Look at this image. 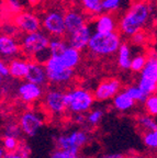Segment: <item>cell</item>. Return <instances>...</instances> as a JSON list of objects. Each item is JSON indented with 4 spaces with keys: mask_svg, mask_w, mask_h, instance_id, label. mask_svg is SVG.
Returning <instances> with one entry per match:
<instances>
[{
    "mask_svg": "<svg viewBox=\"0 0 157 158\" xmlns=\"http://www.w3.org/2000/svg\"><path fill=\"white\" fill-rule=\"evenodd\" d=\"M153 10L151 0H133L119 17L118 32L123 39L130 40L135 33L144 31L151 22Z\"/></svg>",
    "mask_w": 157,
    "mask_h": 158,
    "instance_id": "6da1fadb",
    "label": "cell"
},
{
    "mask_svg": "<svg viewBox=\"0 0 157 158\" xmlns=\"http://www.w3.org/2000/svg\"><path fill=\"white\" fill-rule=\"evenodd\" d=\"M51 37L43 31L23 34L20 39L21 54L30 60H35L44 64L49 57V44Z\"/></svg>",
    "mask_w": 157,
    "mask_h": 158,
    "instance_id": "7a4b0ae2",
    "label": "cell"
},
{
    "mask_svg": "<svg viewBox=\"0 0 157 158\" xmlns=\"http://www.w3.org/2000/svg\"><path fill=\"white\" fill-rule=\"evenodd\" d=\"M123 41L122 35L118 31L111 33L93 32L89 40L87 52L90 56L96 58L114 56Z\"/></svg>",
    "mask_w": 157,
    "mask_h": 158,
    "instance_id": "3957f363",
    "label": "cell"
},
{
    "mask_svg": "<svg viewBox=\"0 0 157 158\" xmlns=\"http://www.w3.org/2000/svg\"><path fill=\"white\" fill-rule=\"evenodd\" d=\"M96 99L90 89L83 86L68 87L65 90V103H66L67 113L86 114L93 108Z\"/></svg>",
    "mask_w": 157,
    "mask_h": 158,
    "instance_id": "277c9868",
    "label": "cell"
},
{
    "mask_svg": "<svg viewBox=\"0 0 157 158\" xmlns=\"http://www.w3.org/2000/svg\"><path fill=\"white\" fill-rule=\"evenodd\" d=\"M47 84L55 87H70L74 81L76 73L74 69H68L63 65L58 56H49L44 63Z\"/></svg>",
    "mask_w": 157,
    "mask_h": 158,
    "instance_id": "5b68a950",
    "label": "cell"
},
{
    "mask_svg": "<svg viewBox=\"0 0 157 158\" xmlns=\"http://www.w3.org/2000/svg\"><path fill=\"white\" fill-rule=\"evenodd\" d=\"M43 112L54 120H62L67 114L65 103V89L61 87L52 86L45 89L42 98Z\"/></svg>",
    "mask_w": 157,
    "mask_h": 158,
    "instance_id": "8992f818",
    "label": "cell"
},
{
    "mask_svg": "<svg viewBox=\"0 0 157 158\" xmlns=\"http://www.w3.org/2000/svg\"><path fill=\"white\" fill-rule=\"evenodd\" d=\"M92 134L89 128L78 127L69 133L59 134L55 137V146L62 151H76L80 152L81 148L88 145L91 142Z\"/></svg>",
    "mask_w": 157,
    "mask_h": 158,
    "instance_id": "52a82bcc",
    "label": "cell"
},
{
    "mask_svg": "<svg viewBox=\"0 0 157 158\" xmlns=\"http://www.w3.org/2000/svg\"><path fill=\"white\" fill-rule=\"evenodd\" d=\"M65 9L61 7H51L46 9L41 15L42 30L49 37L66 36L64 20Z\"/></svg>",
    "mask_w": 157,
    "mask_h": 158,
    "instance_id": "ba28073f",
    "label": "cell"
},
{
    "mask_svg": "<svg viewBox=\"0 0 157 158\" xmlns=\"http://www.w3.org/2000/svg\"><path fill=\"white\" fill-rule=\"evenodd\" d=\"M46 123V114L35 109H27L20 114L18 124L22 135L27 137H34L44 124Z\"/></svg>",
    "mask_w": 157,
    "mask_h": 158,
    "instance_id": "9c48e42d",
    "label": "cell"
},
{
    "mask_svg": "<svg viewBox=\"0 0 157 158\" xmlns=\"http://www.w3.org/2000/svg\"><path fill=\"white\" fill-rule=\"evenodd\" d=\"M136 85L146 96L156 92L157 88V53L147 54V60L142 72L138 74Z\"/></svg>",
    "mask_w": 157,
    "mask_h": 158,
    "instance_id": "30bf717a",
    "label": "cell"
},
{
    "mask_svg": "<svg viewBox=\"0 0 157 158\" xmlns=\"http://www.w3.org/2000/svg\"><path fill=\"white\" fill-rule=\"evenodd\" d=\"M123 90V84L118 77H107L101 79L93 90L96 101H111L119 92Z\"/></svg>",
    "mask_w": 157,
    "mask_h": 158,
    "instance_id": "8fae6325",
    "label": "cell"
},
{
    "mask_svg": "<svg viewBox=\"0 0 157 158\" xmlns=\"http://www.w3.org/2000/svg\"><path fill=\"white\" fill-rule=\"evenodd\" d=\"M12 23L22 34L33 33L42 30L41 15L33 11H21L13 17Z\"/></svg>",
    "mask_w": 157,
    "mask_h": 158,
    "instance_id": "7c38bea8",
    "label": "cell"
},
{
    "mask_svg": "<svg viewBox=\"0 0 157 158\" xmlns=\"http://www.w3.org/2000/svg\"><path fill=\"white\" fill-rule=\"evenodd\" d=\"M44 87L30 81H22L17 87V97L25 104H33L42 100L44 96Z\"/></svg>",
    "mask_w": 157,
    "mask_h": 158,
    "instance_id": "4fadbf2b",
    "label": "cell"
},
{
    "mask_svg": "<svg viewBox=\"0 0 157 158\" xmlns=\"http://www.w3.org/2000/svg\"><path fill=\"white\" fill-rule=\"evenodd\" d=\"M64 20L66 35L76 32L89 23V18L81 11L79 7H70L65 10Z\"/></svg>",
    "mask_w": 157,
    "mask_h": 158,
    "instance_id": "5bb4252c",
    "label": "cell"
},
{
    "mask_svg": "<svg viewBox=\"0 0 157 158\" xmlns=\"http://www.w3.org/2000/svg\"><path fill=\"white\" fill-rule=\"evenodd\" d=\"M118 15L102 12L93 18L92 23H90V24L92 27L93 32L111 33L118 31Z\"/></svg>",
    "mask_w": 157,
    "mask_h": 158,
    "instance_id": "9a60e30c",
    "label": "cell"
},
{
    "mask_svg": "<svg viewBox=\"0 0 157 158\" xmlns=\"http://www.w3.org/2000/svg\"><path fill=\"white\" fill-rule=\"evenodd\" d=\"M92 33H93L92 27H91L90 22H89L88 24H86L85 27L79 29L78 31L71 33V34L66 35L65 37H66L67 43H68L69 46L74 47V48L83 52V51L87 49L89 40H90Z\"/></svg>",
    "mask_w": 157,
    "mask_h": 158,
    "instance_id": "2e32d148",
    "label": "cell"
},
{
    "mask_svg": "<svg viewBox=\"0 0 157 158\" xmlns=\"http://www.w3.org/2000/svg\"><path fill=\"white\" fill-rule=\"evenodd\" d=\"M21 54L19 40L15 36L8 34H0V56L12 59Z\"/></svg>",
    "mask_w": 157,
    "mask_h": 158,
    "instance_id": "e0dca14e",
    "label": "cell"
},
{
    "mask_svg": "<svg viewBox=\"0 0 157 158\" xmlns=\"http://www.w3.org/2000/svg\"><path fill=\"white\" fill-rule=\"evenodd\" d=\"M24 80L33 84H36L39 86L45 87L47 85V77L46 72H45L44 64L35 60H30L29 70H28L27 77Z\"/></svg>",
    "mask_w": 157,
    "mask_h": 158,
    "instance_id": "ac0fdd59",
    "label": "cell"
},
{
    "mask_svg": "<svg viewBox=\"0 0 157 158\" xmlns=\"http://www.w3.org/2000/svg\"><path fill=\"white\" fill-rule=\"evenodd\" d=\"M30 59L27 57H15L10 59L8 67H9V75L17 80H24L29 70Z\"/></svg>",
    "mask_w": 157,
    "mask_h": 158,
    "instance_id": "d6986e66",
    "label": "cell"
},
{
    "mask_svg": "<svg viewBox=\"0 0 157 158\" xmlns=\"http://www.w3.org/2000/svg\"><path fill=\"white\" fill-rule=\"evenodd\" d=\"M136 102L133 100L131 97L125 94L124 90H121L114 98L111 100V106L112 108L118 111L119 113H129L132 112L136 108Z\"/></svg>",
    "mask_w": 157,
    "mask_h": 158,
    "instance_id": "ffe728a7",
    "label": "cell"
},
{
    "mask_svg": "<svg viewBox=\"0 0 157 158\" xmlns=\"http://www.w3.org/2000/svg\"><path fill=\"white\" fill-rule=\"evenodd\" d=\"M117 56V66L121 70H129L130 69L131 60L133 57V49L132 45L129 41H123L119 47L118 52L116 54Z\"/></svg>",
    "mask_w": 157,
    "mask_h": 158,
    "instance_id": "44dd1931",
    "label": "cell"
},
{
    "mask_svg": "<svg viewBox=\"0 0 157 158\" xmlns=\"http://www.w3.org/2000/svg\"><path fill=\"white\" fill-rule=\"evenodd\" d=\"M58 57L63 65L68 69L75 70L81 63V52L69 45L63 51L61 55H58Z\"/></svg>",
    "mask_w": 157,
    "mask_h": 158,
    "instance_id": "7402d4cb",
    "label": "cell"
},
{
    "mask_svg": "<svg viewBox=\"0 0 157 158\" xmlns=\"http://www.w3.org/2000/svg\"><path fill=\"white\" fill-rule=\"evenodd\" d=\"M79 8L89 19L102 13V0H78Z\"/></svg>",
    "mask_w": 157,
    "mask_h": 158,
    "instance_id": "603a6c76",
    "label": "cell"
},
{
    "mask_svg": "<svg viewBox=\"0 0 157 158\" xmlns=\"http://www.w3.org/2000/svg\"><path fill=\"white\" fill-rule=\"evenodd\" d=\"M135 124L141 132H148L157 130V122L155 118L147 113H140L135 116Z\"/></svg>",
    "mask_w": 157,
    "mask_h": 158,
    "instance_id": "cb8c5ba5",
    "label": "cell"
},
{
    "mask_svg": "<svg viewBox=\"0 0 157 158\" xmlns=\"http://www.w3.org/2000/svg\"><path fill=\"white\" fill-rule=\"evenodd\" d=\"M106 114V110L103 108H92L86 113V127L91 130L93 127H97L101 121L104 118Z\"/></svg>",
    "mask_w": 157,
    "mask_h": 158,
    "instance_id": "d4e9b609",
    "label": "cell"
},
{
    "mask_svg": "<svg viewBox=\"0 0 157 158\" xmlns=\"http://www.w3.org/2000/svg\"><path fill=\"white\" fill-rule=\"evenodd\" d=\"M68 46L67 40L65 36L63 37H51L49 44V56H58L63 53L66 47Z\"/></svg>",
    "mask_w": 157,
    "mask_h": 158,
    "instance_id": "484cf974",
    "label": "cell"
},
{
    "mask_svg": "<svg viewBox=\"0 0 157 158\" xmlns=\"http://www.w3.org/2000/svg\"><path fill=\"white\" fill-rule=\"evenodd\" d=\"M146 60H147V54H145V53L141 52L133 55L129 70L132 72L133 74H140L142 72V69L144 68L145 64H146Z\"/></svg>",
    "mask_w": 157,
    "mask_h": 158,
    "instance_id": "4316f807",
    "label": "cell"
},
{
    "mask_svg": "<svg viewBox=\"0 0 157 158\" xmlns=\"http://www.w3.org/2000/svg\"><path fill=\"white\" fill-rule=\"evenodd\" d=\"M124 92L128 94L129 97L134 100L136 103H143L144 100L146 99V94L142 91L140 89V87L138 86L136 84H131V85H128L126 87H124Z\"/></svg>",
    "mask_w": 157,
    "mask_h": 158,
    "instance_id": "83f0119b",
    "label": "cell"
},
{
    "mask_svg": "<svg viewBox=\"0 0 157 158\" xmlns=\"http://www.w3.org/2000/svg\"><path fill=\"white\" fill-rule=\"evenodd\" d=\"M143 109L145 113L150 114L153 118L157 116V92L151 94L146 97L143 102Z\"/></svg>",
    "mask_w": 157,
    "mask_h": 158,
    "instance_id": "f1b7e54d",
    "label": "cell"
},
{
    "mask_svg": "<svg viewBox=\"0 0 157 158\" xmlns=\"http://www.w3.org/2000/svg\"><path fill=\"white\" fill-rule=\"evenodd\" d=\"M142 143L150 151H157V130L143 132Z\"/></svg>",
    "mask_w": 157,
    "mask_h": 158,
    "instance_id": "f546056e",
    "label": "cell"
},
{
    "mask_svg": "<svg viewBox=\"0 0 157 158\" xmlns=\"http://www.w3.org/2000/svg\"><path fill=\"white\" fill-rule=\"evenodd\" d=\"M1 143H2V148L5 149L6 153H13V152L18 151L20 143H21V138L15 137V136L2 135Z\"/></svg>",
    "mask_w": 157,
    "mask_h": 158,
    "instance_id": "4dcf8cb0",
    "label": "cell"
},
{
    "mask_svg": "<svg viewBox=\"0 0 157 158\" xmlns=\"http://www.w3.org/2000/svg\"><path fill=\"white\" fill-rule=\"evenodd\" d=\"M122 8V0H102V11L118 15Z\"/></svg>",
    "mask_w": 157,
    "mask_h": 158,
    "instance_id": "1f68e13d",
    "label": "cell"
},
{
    "mask_svg": "<svg viewBox=\"0 0 157 158\" xmlns=\"http://www.w3.org/2000/svg\"><path fill=\"white\" fill-rule=\"evenodd\" d=\"M2 135L5 136H15V137L21 138L22 136V132L20 130V126L18 124V122H9L6 124V126L3 127Z\"/></svg>",
    "mask_w": 157,
    "mask_h": 158,
    "instance_id": "d6a6232c",
    "label": "cell"
},
{
    "mask_svg": "<svg viewBox=\"0 0 157 158\" xmlns=\"http://www.w3.org/2000/svg\"><path fill=\"white\" fill-rule=\"evenodd\" d=\"M148 42V34L146 33V31H140V32L135 33L132 37L130 39V43L133 46H138L142 47L144 45H146Z\"/></svg>",
    "mask_w": 157,
    "mask_h": 158,
    "instance_id": "836d02e7",
    "label": "cell"
},
{
    "mask_svg": "<svg viewBox=\"0 0 157 158\" xmlns=\"http://www.w3.org/2000/svg\"><path fill=\"white\" fill-rule=\"evenodd\" d=\"M23 1L24 0H5L6 8L10 13L15 15L17 13L23 11Z\"/></svg>",
    "mask_w": 157,
    "mask_h": 158,
    "instance_id": "e575fe53",
    "label": "cell"
},
{
    "mask_svg": "<svg viewBox=\"0 0 157 158\" xmlns=\"http://www.w3.org/2000/svg\"><path fill=\"white\" fill-rule=\"evenodd\" d=\"M71 121L79 127H86V114H74L71 115Z\"/></svg>",
    "mask_w": 157,
    "mask_h": 158,
    "instance_id": "d590c367",
    "label": "cell"
},
{
    "mask_svg": "<svg viewBox=\"0 0 157 158\" xmlns=\"http://www.w3.org/2000/svg\"><path fill=\"white\" fill-rule=\"evenodd\" d=\"M97 158H125V154L118 153V152H108V153H102Z\"/></svg>",
    "mask_w": 157,
    "mask_h": 158,
    "instance_id": "8d00e7d4",
    "label": "cell"
},
{
    "mask_svg": "<svg viewBox=\"0 0 157 158\" xmlns=\"http://www.w3.org/2000/svg\"><path fill=\"white\" fill-rule=\"evenodd\" d=\"M0 75L5 78L9 77V67H8V64L3 60L2 58H0Z\"/></svg>",
    "mask_w": 157,
    "mask_h": 158,
    "instance_id": "74e56055",
    "label": "cell"
},
{
    "mask_svg": "<svg viewBox=\"0 0 157 158\" xmlns=\"http://www.w3.org/2000/svg\"><path fill=\"white\" fill-rule=\"evenodd\" d=\"M49 158H67V155L64 151L56 148V149H54V151L52 152Z\"/></svg>",
    "mask_w": 157,
    "mask_h": 158,
    "instance_id": "f35d334b",
    "label": "cell"
},
{
    "mask_svg": "<svg viewBox=\"0 0 157 158\" xmlns=\"http://www.w3.org/2000/svg\"><path fill=\"white\" fill-rule=\"evenodd\" d=\"M125 158H148V157L145 156L144 154L138 153V152H130L129 154L125 155Z\"/></svg>",
    "mask_w": 157,
    "mask_h": 158,
    "instance_id": "ab89813d",
    "label": "cell"
},
{
    "mask_svg": "<svg viewBox=\"0 0 157 158\" xmlns=\"http://www.w3.org/2000/svg\"><path fill=\"white\" fill-rule=\"evenodd\" d=\"M2 158H27V157L22 156L20 153H18V152H13V153H6Z\"/></svg>",
    "mask_w": 157,
    "mask_h": 158,
    "instance_id": "60d3db41",
    "label": "cell"
},
{
    "mask_svg": "<svg viewBox=\"0 0 157 158\" xmlns=\"http://www.w3.org/2000/svg\"><path fill=\"white\" fill-rule=\"evenodd\" d=\"M24 1L29 6H31V7H36V6L40 3V1H41V0H24Z\"/></svg>",
    "mask_w": 157,
    "mask_h": 158,
    "instance_id": "b9f144b4",
    "label": "cell"
},
{
    "mask_svg": "<svg viewBox=\"0 0 157 158\" xmlns=\"http://www.w3.org/2000/svg\"><path fill=\"white\" fill-rule=\"evenodd\" d=\"M5 156V149L2 147H0V158H2Z\"/></svg>",
    "mask_w": 157,
    "mask_h": 158,
    "instance_id": "7bdbcfd3",
    "label": "cell"
},
{
    "mask_svg": "<svg viewBox=\"0 0 157 158\" xmlns=\"http://www.w3.org/2000/svg\"><path fill=\"white\" fill-rule=\"evenodd\" d=\"M3 80H5V77H2V76H1V75H0V87L2 86Z\"/></svg>",
    "mask_w": 157,
    "mask_h": 158,
    "instance_id": "ee69618b",
    "label": "cell"
},
{
    "mask_svg": "<svg viewBox=\"0 0 157 158\" xmlns=\"http://www.w3.org/2000/svg\"><path fill=\"white\" fill-rule=\"evenodd\" d=\"M0 96H1V90H0Z\"/></svg>",
    "mask_w": 157,
    "mask_h": 158,
    "instance_id": "f6af8a7d",
    "label": "cell"
},
{
    "mask_svg": "<svg viewBox=\"0 0 157 158\" xmlns=\"http://www.w3.org/2000/svg\"><path fill=\"white\" fill-rule=\"evenodd\" d=\"M0 30H1V24H0Z\"/></svg>",
    "mask_w": 157,
    "mask_h": 158,
    "instance_id": "bcb514c9",
    "label": "cell"
},
{
    "mask_svg": "<svg viewBox=\"0 0 157 158\" xmlns=\"http://www.w3.org/2000/svg\"><path fill=\"white\" fill-rule=\"evenodd\" d=\"M156 92H157V88H156Z\"/></svg>",
    "mask_w": 157,
    "mask_h": 158,
    "instance_id": "7dc6e473",
    "label": "cell"
}]
</instances>
